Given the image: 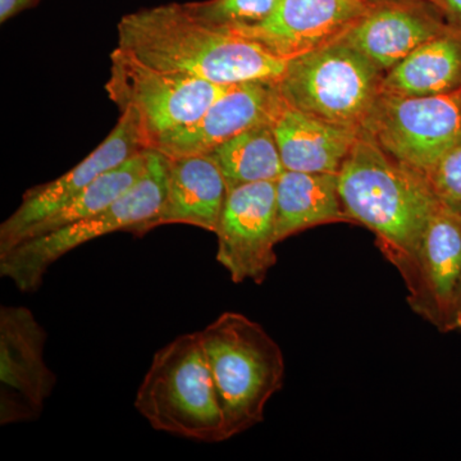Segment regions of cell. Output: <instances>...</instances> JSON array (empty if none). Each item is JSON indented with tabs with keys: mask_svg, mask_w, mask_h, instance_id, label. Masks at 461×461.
<instances>
[{
	"mask_svg": "<svg viewBox=\"0 0 461 461\" xmlns=\"http://www.w3.org/2000/svg\"><path fill=\"white\" fill-rule=\"evenodd\" d=\"M460 280L461 214L438 203L421 239L420 280L409 304L441 332H450Z\"/></svg>",
	"mask_w": 461,
	"mask_h": 461,
	"instance_id": "obj_15",
	"label": "cell"
},
{
	"mask_svg": "<svg viewBox=\"0 0 461 461\" xmlns=\"http://www.w3.org/2000/svg\"><path fill=\"white\" fill-rule=\"evenodd\" d=\"M384 74L344 41L291 59L277 84L291 107L327 122L363 130Z\"/></svg>",
	"mask_w": 461,
	"mask_h": 461,
	"instance_id": "obj_6",
	"label": "cell"
},
{
	"mask_svg": "<svg viewBox=\"0 0 461 461\" xmlns=\"http://www.w3.org/2000/svg\"><path fill=\"white\" fill-rule=\"evenodd\" d=\"M448 27L447 21L429 0H372L368 11L341 41L386 74Z\"/></svg>",
	"mask_w": 461,
	"mask_h": 461,
	"instance_id": "obj_14",
	"label": "cell"
},
{
	"mask_svg": "<svg viewBox=\"0 0 461 461\" xmlns=\"http://www.w3.org/2000/svg\"><path fill=\"white\" fill-rule=\"evenodd\" d=\"M338 185L351 222L375 233L377 247L412 295L420 280L421 239L439 203L426 176L391 157L362 130L338 173Z\"/></svg>",
	"mask_w": 461,
	"mask_h": 461,
	"instance_id": "obj_2",
	"label": "cell"
},
{
	"mask_svg": "<svg viewBox=\"0 0 461 461\" xmlns=\"http://www.w3.org/2000/svg\"><path fill=\"white\" fill-rule=\"evenodd\" d=\"M351 222L339 194L338 175L285 171L276 181V241L321 224Z\"/></svg>",
	"mask_w": 461,
	"mask_h": 461,
	"instance_id": "obj_18",
	"label": "cell"
},
{
	"mask_svg": "<svg viewBox=\"0 0 461 461\" xmlns=\"http://www.w3.org/2000/svg\"><path fill=\"white\" fill-rule=\"evenodd\" d=\"M426 178L437 200L461 214V141L444 154Z\"/></svg>",
	"mask_w": 461,
	"mask_h": 461,
	"instance_id": "obj_23",
	"label": "cell"
},
{
	"mask_svg": "<svg viewBox=\"0 0 461 461\" xmlns=\"http://www.w3.org/2000/svg\"><path fill=\"white\" fill-rule=\"evenodd\" d=\"M285 169L338 175L362 130L327 122L285 103L272 124Z\"/></svg>",
	"mask_w": 461,
	"mask_h": 461,
	"instance_id": "obj_17",
	"label": "cell"
},
{
	"mask_svg": "<svg viewBox=\"0 0 461 461\" xmlns=\"http://www.w3.org/2000/svg\"><path fill=\"white\" fill-rule=\"evenodd\" d=\"M371 5L372 0H278L266 20L227 30L291 60L339 41Z\"/></svg>",
	"mask_w": 461,
	"mask_h": 461,
	"instance_id": "obj_13",
	"label": "cell"
},
{
	"mask_svg": "<svg viewBox=\"0 0 461 461\" xmlns=\"http://www.w3.org/2000/svg\"><path fill=\"white\" fill-rule=\"evenodd\" d=\"M363 131L402 165L427 176L461 141V90L430 96L381 93Z\"/></svg>",
	"mask_w": 461,
	"mask_h": 461,
	"instance_id": "obj_8",
	"label": "cell"
},
{
	"mask_svg": "<svg viewBox=\"0 0 461 461\" xmlns=\"http://www.w3.org/2000/svg\"><path fill=\"white\" fill-rule=\"evenodd\" d=\"M167 171V158L148 149L147 171L131 189L93 217L11 249L0 256V275L14 282L21 293H36L48 269L69 251L118 230L135 232L159 212L166 195Z\"/></svg>",
	"mask_w": 461,
	"mask_h": 461,
	"instance_id": "obj_5",
	"label": "cell"
},
{
	"mask_svg": "<svg viewBox=\"0 0 461 461\" xmlns=\"http://www.w3.org/2000/svg\"><path fill=\"white\" fill-rule=\"evenodd\" d=\"M48 333L26 306L0 308V426L38 420L57 384L44 360Z\"/></svg>",
	"mask_w": 461,
	"mask_h": 461,
	"instance_id": "obj_9",
	"label": "cell"
},
{
	"mask_svg": "<svg viewBox=\"0 0 461 461\" xmlns=\"http://www.w3.org/2000/svg\"><path fill=\"white\" fill-rule=\"evenodd\" d=\"M217 262L235 284L262 285L277 263L276 181L229 190L217 232Z\"/></svg>",
	"mask_w": 461,
	"mask_h": 461,
	"instance_id": "obj_10",
	"label": "cell"
},
{
	"mask_svg": "<svg viewBox=\"0 0 461 461\" xmlns=\"http://www.w3.org/2000/svg\"><path fill=\"white\" fill-rule=\"evenodd\" d=\"M461 90V27L450 26L386 72L382 93L430 96Z\"/></svg>",
	"mask_w": 461,
	"mask_h": 461,
	"instance_id": "obj_19",
	"label": "cell"
},
{
	"mask_svg": "<svg viewBox=\"0 0 461 461\" xmlns=\"http://www.w3.org/2000/svg\"><path fill=\"white\" fill-rule=\"evenodd\" d=\"M209 156L220 167L229 190L254 182L277 181L286 171L271 124H260L233 136Z\"/></svg>",
	"mask_w": 461,
	"mask_h": 461,
	"instance_id": "obj_21",
	"label": "cell"
},
{
	"mask_svg": "<svg viewBox=\"0 0 461 461\" xmlns=\"http://www.w3.org/2000/svg\"><path fill=\"white\" fill-rule=\"evenodd\" d=\"M166 195L156 217L133 232L142 236L165 224H189L217 232L229 187L213 158H167Z\"/></svg>",
	"mask_w": 461,
	"mask_h": 461,
	"instance_id": "obj_16",
	"label": "cell"
},
{
	"mask_svg": "<svg viewBox=\"0 0 461 461\" xmlns=\"http://www.w3.org/2000/svg\"><path fill=\"white\" fill-rule=\"evenodd\" d=\"M278 0H199L184 3L191 14L224 29L256 25L266 20Z\"/></svg>",
	"mask_w": 461,
	"mask_h": 461,
	"instance_id": "obj_22",
	"label": "cell"
},
{
	"mask_svg": "<svg viewBox=\"0 0 461 461\" xmlns=\"http://www.w3.org/2000/svg\"><path fill=\"white\" fill-rule=\"evenodd\" d=\"M145 150L140 129L130 109L93 153L56 180L27 190L23 203L0 224V256L17 247L30 227L90 186L100 176Z\"/></svg>",
	"mask_w": 461,
	"mask_h": 461,
	"instance_id": "obj_11",
	"label": "cell"
},
{
	"mask_svg": "<svg viewBox=\"0 0 461 461\" xmlns=\"http://www.w3.org/2000/svg\"><path fill=\"white\" fill-rule=\"evenodd\" d=\"M147 166L148 149H145L122 165L100 176L98 180L60 205L56 212L30 227L23 233L20 244L98 214L131 189L147 171Z\"/></svg>",
	"mask_w": 461,
	"mask_h": 461,
	"instance_id": "obj_20",
	"label": "cell"
},
{
	"mask_svg": "<svg viewBox=\"0 0 461 461\" xmlns=\"http://www.w3.org/2000/svg\"><path fill=\"white\" fill-rule=\"evenodd\" d=\"M135 408L159 432L205 444L226 441L200 332L178 336L157 351L136 393Z\"/></svg>",
	"mask_w": 461,
	"mask_h": 461,
	"instance_id": "obj_4",
	"label": "cell"
},
{
	"mask_svg": "<svg viewBox=\"0 0 461 461\" xmlns=\"http://www.w3.org/2000/svg\"><path fill=\"white\" fill-rule=\"evenodd\" d=\"M227 89L226 85L142 65L115 50L105 84L109 99L120 111L130 109L135 114L145 149L195 121Z\"/></svg>",
	"mask_w": 461,
	"mask_h": 461,
	"instance_id": "obj_7",
	"label": "cell"
},
{
	"mask_svg": "<svg viewBox=\"0 0 461 461\" xmlns=\"http://www.w3.org/2000/svg\"><path fill=\"white\" fill-rule=\"evenodd\" d=\"M285 103L277 84L230 85L199 118L167 133L150 149L166 158L205 156L251 127L272 124Z\"/></svg>",
	"mask_w": 461,
	"mask_h": 461,
	"instance_id": "obj_12",
	"label": "cell"
},
{
	"mask_svg": "<svg viewBox=\"0 0 461 461\" xmlns=\"http://www.w3.org/2000/svg\"><path fill=\"white\" fill-rule=\"evenodd\" d=\"M460 330L461 332V280L455 297L453 318H451L450 332Z\"/></svg>",
	"mask_w": 461,
	"mask_h": 461,
	"instance_id": "obj_26",
	"label": "cell"
},
{
	"mask_svg": "<svg viewBox=\"0 0 461 461\" xmlns=\"http://www.w3.org/2000/svg\"><path fill=\"white\" fill-rule=\"evenodd\" d=\"M429 2L438 9L448 25L461 27V0H429Z\"/></svg>",
	"mask_w": 461,
	"mask_h": 461,
	"instance_id": "obj_25",
	"label": "cell"
},
{
	"mask_svg": "<svg viewBox=\"0 0 461 461\" xmlns=\"http://www.w3.org/2000/svg\"><path fill=\"white\" fill-rule=\"evenodd\" d=\"M200 336L232 438L264 420L267 403L284 387V353L259 323L235 312L221 314Z\"/></svg>",
	"mask_w": 461,
	"mask_h": 461,
	"instance_id": "obj_3",
	"label": "cell"
},
{
	"mask_svg": "<svg viewBox=\"0 0 461 461\" xmlns=\"http://www.w3.org/2000/svg\"><path fill=\"white\" fill-rule=\"evenodd\" d=\"M115 50L160 71L226 86L278 84L291 62L259 42L196 17L184 3L124 14L117 25Z\"/></svg>",
	"mask_w": 461,
	"mask_h": 461,
	"instance_id": "obj_1",
	"label": "cell"
},
{
	"mask_svg": "<svg viewBox=\"0 0 461 461\" xmlns=\"http://www.w3.org/2000/svg\"><path fill=\"white\" fill-rule=\"evenodd\" d=\"M41 0H0V23H5L23 12L39 5Z\"/></svg>",
	"mask_w": 461,
	"mask_h": 461,
	"instance_id": "obj_24",
	"label": "cell"
}]
</instances>
